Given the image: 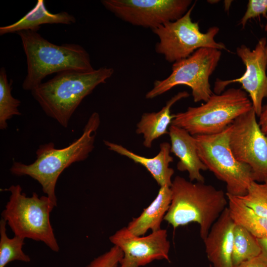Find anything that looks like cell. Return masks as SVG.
Instances as JSON below:
<instances>
[{
	"label": "cell",
	"mask_w": 267,
	"mask_h": 267,
	"mask_svg": "<svg viewBox=\"0 0 267 267\" xmlns=\"http://www.w3.org/2000/svg\"><path fill=\"white\" fill-rule=\"evenodd\" d=\"M100 123L99 115L93 112L83 129L82 135L67 146L55 148L53 142L41 144L36 152V159L30 164L13 161L9 171L16 176H27L37 180L42 190L57 205L55 186L59 176L73 163L84 161L94 148L96 131Z\"/></svg>",
	"instance_id": "6da1fadb"
},
{
	"label": "cell",
	"mask_w": 267,
	"mask_h": 267,
	"mask_svg": "<svg viewBox=\"0 0 267 267\" xmlns=\"http://www.w3.org/2000/svg\"><path fill=\"white\" fill-rule=\"evenodd\" d=\"M112 68L100 67L91 71L66 70L57 73L31 91L45 114L67 128L82 100L114 73Z\"/></svg>",
	"instance_id": "7a4b0ae2"
},
{
	"label": "cell",
	"mask_w": 267,
	"mask_h": 267,
	"mask_svg": "<svg viewBox=\"0 0 267 267\" xmlns=\"http://www.w3.org/2000/svg\"><path fill=\"white\" fill-rule=\"evenodd\" d=\"M170 188L171 202L164 220L174 229L191 222L198 223L203 240L228 207L226 193L212 185L193 183L179 176L173 180Z\"/></svg>",
	"instance_id": "3957f363"
},
{
	"label": "cell",
	"mask_w": 267,
	"mask_h": 267,
	"mask_svg": "<svg viewBox=\"0 0 267 267\" xmlns=\"http://www.w3.org/2000/svg\"><path fill=\"white\" fill-rule=\"evenodd\" d=\"M19 36L27 63V74L22 88L31 91L42 83L43 80L53 73L66 70L89 72L92 66L89 55L80 45L53 44L38 32L25 30Z\"/></svg>",
	"instance_id": "277c9868"
},
{
	"label": "cell",
	"mask_w": 267,
	"mask_h": 267,
	"mask_svg": "<svg viewBox=\"0 0 267 267\" xmlns=\"http://www.w3.org/2000/svg\"><path fill=\"white\" fill-rule=\"evenodd\" d=\"M4 190L10 192L9 200L1 213L14 235L43 242L55 252L59 251L50 221L55 207L47 196L33 192L28 197L19 184L11 185Z\"/></svg>",
	"instance_id": "5b68a950"
},
{
	"label": "cell",
	"mask_w": 267,
	"mask_h": 267,
	"mask_svg": "<svg viewBox=\"0 0 267 267\" xmlns=\"http://www.w3.org/2000/svg\"><path fill=\"white\" fill-rule=\"evenodd\" d=\"M247 92L231 88L214 93L197 107L174 114L171 125L181 128L191 135H211L222 132L239 116L252 108Z\"/></svg>",
	"instance_id": "8992f818"
},
{
	"label": "cell",
	"mask_w": 267,
	"mask_h": 267,
	"mask_svg": "<svg viewBox=\"0 0 267 267\" xmlns=\"http://www.w3.org/2000/svg\"><path fill=\"white\" fill-rule=\"evenodd\" d=\"M230 125L221 133L197 135V151L207 170L226 184V193L234 196L244 195L255 181L251 168L237 161L229 146Z\"/></svg>",
	"instance_id": "52a82bcc"
},
{
	"label": "cell",
	"mask_w": 267,
	"mask_h": 267,
	"mask_svg": "<svg viewBox=\"0 0 267 267\" xmlns=\"http://www.w3.org/2000/svg\"><path fill=\"white\" fill-rule=\"evenodd\" d=\"M221 55L220 50L203 47L189 57L175 62L171 74L164 80L155 81L145 98L152 99L176 86L184 85L191 89L194 102H206L213 94L209 78L217 67Z\"/></svg>",
	"instance_id": "ba28073f"
},
{
	"label": "cell",
	"mask_w": 267,
	"mask_h": 267,
	"mask_svg": "<svg viewBox=\"0 0 267 267\" xmlns=\"http://www.w3.org/2000/svg\"><path fill=\"white\" fill-rule=\"evenodd\" d=\"M195 4L194 2L180 18L152 30L159 39L155 45L156 52L170 63L186 58L203 47L230 52L224 44L215 40L220 30L218 27H211L206 33H202L199 22L192 21L191 14Z\"/></svg>",
	"instance_id": "9c48e42d"
},
{
	"label": "cell",
	"mask_w": 267,
	"mask_h": 267,
	"mask_svg": "<svg viewBox=\"0 0 267 267\" xmlns=\"http://www.w3.org/2000/svg\"><path fill=\"white\" fill-rule=\"evenodd\" d=\"M252 108L230 125L229 142L236 159L249 166L255 181H267V136L262 131Z\"/></svg>",
	"instance_id": "30bf717a"
},
{
	"label": "cell",
	"mask_w": 267,
	"mask_h": 267,
	"mask_svg": "<svg viewBox=\"0 0 267 267\" xmlns=\"http://www.w3.org/2000/svg\"><path fill=\"white\" fill-rule=\"evenodd\" d=\"M103 5L116 16L134 26L152 30L181 17L191 0H102Z\"/></svg>",
	"instance_id": "8fae6325"
},
{
	"label": "cell",
	"mask_w": 267,
	"mask_h": 267,
	"mask_svg": "<svg viewBox=\"0 0 267 267\" xmlns=\"http://www.w3.org/2000/svg\"><path fill=\"white\" fill-rule=\"evenodd\" d=\"M236 54L244 64L245 71L240 77L229 80H216L214 87L215 94L222 93L228 85L238 83L248 93L256 115L259 117L263 107V100L267 98V39L262 38L251 50L242 44L237 47Z\"/></svg>",
	"instance_id": "7c38bea8"
},
{
	"label": "cell",
	"mask_w": 267,
	"mask_h": 267,
	"mask_svg": "<svg viewBox=\"0 0 267 267\" xmlns=\"http://www.w3.org/2000/svg\"><path fill=\"white\" fill-rule=\"evenodd\" d=\"M109 239L123 253L119 267H141L155 260L170 261V242L165 229L138 236L126 226L116 231Z\"/></svg>",
	"instance_id": "4fadbf2b"
},
{
	"label": "cell",
	"mask_w": 267,
	"mask_h": 267,
	"mask_svg": "<svg viewBox=\"0 0 267 267\" xmlns=\"http://www.w3.org/2000/svg\"><path fill=\"white\" fill-rule=\"evenodd\" d=\"M235 224L227 207L203 240L207 258L213 267H232L231 257Z\"/></svg>",
	"instance_id": "5bb4252c"
},
{
	"label": "cell",
	"mask_w": 267,
	"mask_h": 267,
	"mask_svg": "<svg viewBox=\"0 0 267 267\" xmlns=\"http://www.w3.org/2000/svg\"><path fill=\"white\" fill-rule=\"evenodd\" d=\"M171 140V153L178 159L177 169L188 173L189 180L205 182L201 171L207 170L197 151L196 139L185 130L171 125L169 133Z\"/></svg>",
	"instance_id": "9a60e30c"
},
{
	"label": "cell",
	"mask_w": 267,
	"mask_h": 267,
	"mask_svg": "<svg viewBox=\"0 0 267 267\" xmlns=\"http://www.w3.org/2000/svg\"><path fill=\"white\" fill-rule=\"evenodd\" d=\"M104 143L109 150L126 157L135 163L145 167L160 187H171L173 181L172 178L175 171L169 166L174 159L170 154L171 144L168 142L161 143L157 155L151 158L137 154L120 144L108 140H104Z\"/></svg>",
	"instance_id": "2e32d148"
},
{
	"label": "cell",
	"mask_w": 267,
	"mask_h": 267,
	"mask_svg": "<svg viewBox=\"0 0 267 267\" xmlns=\"http://www.w3.org/2000/svg\"><path fill=\"white\" fill-rule=\"evenodd\" d=\"M189 95L187 91L179 92L167 101L159 111L144 113L142 115L136 125L135 132L143 135V144L145 147L151 148L155 139L168 134V129L174 118V114H171V107L177 102Z\"/></svg>",
	"instance_id": "e0dca14e"
},
{
	"label": "cell",
	"mask_w": 267,
	"mask_h": 267,
	"mask_svg": "<svg viewBox=\"0 0 267 267\" xmlns=\"http://www.w3.org/2000/svg\"><path fill=\"white\" fill-rule=\"evenodd\" d=\"M172 199L170 187H160L154 200L137 217L133 218L126 226L133 234L142 236L148 230L156 231L161 229V223L168 212Z\"/></svg>",
	"instance_id": "ac0fdd59"
},
{
	"label": "cell",
	"mask_w": 267,
	"mask_h": 267,
	"mask_svg": "<svg viewBox=\"0 0 267 267\" xmlns=\"http://www.w3.org/2000/svg\"><path fill=\"white\" fill-rule=\"evenodd\" d=\"M76 21L75 17L65 11L52 13L46 9L44 1L38 0L35 6L18 21L0 27V35L17 33L25 30L38 32L41 25L45 24L70 25Z\"/></svg>",
	"instance_id": "d6986e66"
},
{
	"label": "cell",
	"mask_w": 267,
	"mask_h": 267,
	"mask_svg": "<svg viewBox=\"0 0 267 267\" xmlns=\"http://www.w3.org/2000/svg\"><path fill=\"white\" fill-rule=\"evenodd\" d=\"M226 194L228 208L235 223L244 227L257 238H267V219L255 214L237 197Z\"/></svg>",
	"instance_id": "ffe728a7"
},
{
	"label": "cell",
	"mask_w": 267,
	"mask_h": 267,
	"mask_svg": "<svg viewBox=\"0 0 267 267\" xmlns=\"http://www.w3.org/2000/svg\"><path fill=\"white\" fill-rule=\"evenodd\" d=\"M260 253L257 238L244 227L236 224L231 257L232 266L255 258Z\"/></svg>",
	"instance_id": "44dd1931"
},
{
	"label": "cell",
	"mask_w": 267,
	"mask_h": 267,
	"mask_svg": "<svg viewBox=\"0 0 267 267\" xmlns=\"http://www.w3.org/2000/svg\"><path fill=\"white\" fill-rule=\"evenodd\" d=\"M7 222L0 220V267H5L9 263L18 261L26 263L31 261L29 256L23 251L24 239L15 236L9 238L6 233Z\"/></svg>",
	"instance_id": "7402d4cb"
},
{
	"label": "cell",
	"mask_w": 267,
	"mask_h": 267,
	"mask_svg": "<svg viewBox=\"0 0 267 267\" xmlns=\"http://www.w3.org/2000/svg\"><path fill=\"white\" fill-rule=\"evenodd\" d=\"M12 82H9L6 69H0V129L6 130L7 121L13 116L21 115L18 107L21 101L13 97L11 94Z\"/></svg>",
	"instance_id": "603a6c76"
},
{
	"label": "cell",
	"mask_w": 267,
	"mask_h": 267,
	"mask_svg": "<svg viewBox=\"0 0 267 267\" xmlns=\"http://www.w3.org/2000/svg\"><path fill=\"white\" fill-rule=\"evenodd\" d=\"M237 197L255 214L267 219V181H253L247 193Z\"/></svg>",
	"instance_id": "cb8c5ba5"
},
{
	"label": "cell",
	"mask_w": 267,
	"mask_h": 267,
	"mask_svg": "<svg viewBox=\"0 0 267 267\" xmlns=\"http://www.w3.org/2000/svg\"><path fill=\"white\" fill-rule=\"evenodd\" d=\"M123 257L122 251L118 247L113 246L93 259L86 267H119Z\"/></svg>",
	"instance_id": "d4e9b609"
},
{
	"label": "cell",
	"mask_w": 267,
	"mask_h": 267,
	"mask_svg": "<svg viewBox=\"0 0 267 267\" xmlns=\"http://www.w3.org/2000/svg\"><path fill=\"white\" fill-rule=\"evenodd\" d=\"M261 15L266 19L267 23L265 29L267 31V0H249L247 9L239 24L241 25L243 29L249 20Z\"/></svg>",
	"instance_id": "484cf974"
},
{
	"label": "cell",
	"mask_w": 267,
	"mask_h": 267,
	"mask_svg": "<svg viewBox=\"0 0 267 267\" xmlns=\"http://www.w3.org/2000/svg\"><path fill=\"white\" fill-rule=\"evenodd\" d=\"M232 267H267V263L259 256Z\"/></svg>",
	"instance_id": "4316f807"
},
{
	"label": "cell",
	"mask_w": 267,
	"mask_h": 267,
	"mask_svg": "<svg viewBox=\"0 0 267 267\" xmlns=\"http://www.w3.org/2000/svg\"><path fill=\"white\" fill-rule=\"evenodd\" d=\"M258 122L263 133L267 136V104L263 105Z\"/></svg>",
	"instance_id": "83f0119b"
},
{
	"label": "cell",
	"mask_w": 267,
	"mask_h": 267,
	"mask_svg": "<svg viewBox=\"0 0 267 267\" xmlns=\"http://www.w3.org/2000/svg\"><path fill=\"white\" fill-rule=\"evenodd\" d=\"M261 248L259 256L267 263V238H257Z\"/></svg>",
	"instance_id": "f1b7e54d"
}]
</instances>
